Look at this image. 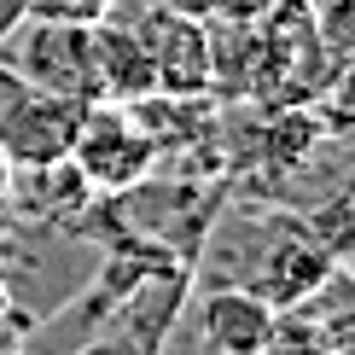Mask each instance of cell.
Returning <instances> with one entry per match:
<instances>
[{
  "label": "cell",
  "mask_w": 355,
  "mask_h": 355,
  "mask_svg": "<svg viewBox=\"0 0 355 355\" xmlns=\"http://www.w3.org/2000/svg\"><path fill=\"white\" fill-rule=\"evenodd\" d=\"M0 70H6L12 82H24V87L94 105L99 99L94 24H64V18H35V12H24L18 29L0 35Z\"/></svg>",
  "instance_id": "cell-1"
},
{
  "label": "cell",
  "mask_w": 355,
  "mask_h": 355,
  "mask_svg": "<svg viewBox=\"0 0 355 355\" xmlns=\"http://www.w3.org/2000/svg\"><path fill=\"white\" fill-rule=\"evenodd\" d=\"M70 164L94 192H135L152 181L157 169V140L140 128V116L116 99H94L82 105L76 140H70Z\"/></svg>",
  "instance_id": "cell-2"
},
{
  "label": "cell",
  "mask_w": 355,
  "mask_h": 355,
  "mask_svg": "<svg viewBox=\"0 0 355 355\" xmlns=\"http://www.w3.org/2000/svg\"><path fill=\"white\" fill-rule=\"evenodd\" d=\"M6 82H12V76H6ZM76 123H82V105H76V99L12 82L6 105H0V152H6L12 169L58 164V157H70Z\"/></svg>",
  "instance_id": "cell-3"
},
{
  "label": "cell",
  "mask_w": 355,
  "mask_h": 355,
  "mask_svg": "<svg viewBox=\"0 0 355 355\" xmlns=\"http://www.w3.org/2000/svg\"><path fill=\"white\" fill-rule=\"evenodd\" d=\"M146 53H152V76H157V94H175V99H198L210 94V24L175 12L169 0L157 12L135 18Z\"/></svg>",
  "instance_id": "cell-4"
},
{
  "label": "cell",
  "mask_w": 355,
  "mask_h": 355,
  "mask_svg": "<svg viewBox=\"0 0 355 355\" xmlns=\"http://www.w3.org/2000/svg\"><path fill=\"white\" fill-rule=\"evenodd\" d=\"M274 303H262L250 286H221L198 303V332L216 355H262L274 332Z\"/></svg>",
  "instance_id": "cell-5"
},
{
  "label": "cell",
  "mask_w": 355,
  "mask_h": 355,
  "mask_svg": "<svg viewBox=\"0 0 355 355\" xmlns=\"http://www.w3.org/2000/svg\"><path fill=\"white\" fill-rule=\"evenodd\" d=\"M327 274H332V250L315 245L309 233H286V239L268 250V262H262V274H257L250 291H257L262 303H274V309H303L320 286H327Z\"/></svg>",
  "instance_id": "cell-6"
},
{
  "label": "cell",
  "mask_w": 355,
  "mask_h": 355,
  "mask_svg": "<svg viewBox=\"0 0 355 355\" xmlns=\"http://www.w3.org/2000/svg\"><path fill=\"white\" fill-rule=\"evenodd\" d=\"M94 58H99V99L135 105V99L157 94L152 53H146L140 29L128 24V18H99L94 24Z\"/></svg>",
  "instance_id": "cell-7"
},
{
  "label": "cell",
  "mask_w": 355,
  "mask_h": 355,
  "mask_svg": "<svg viewBox=\"0 0 355 355\" xmlns=\"http://www.w3.org/2000/svg\"><path fill=\"white\" fill-rule=\"evenodd\" d=\"M169 6L198 24H262L274 12V0H169Z\"/></svg>",
  "instance_id": "cell-8"
},
{
  "label": "cell",
  "mask_w": 355,
  "mask_h": 355,
  "mask_svg": "<svg viewBox=\"0 0 355 355\" xmlns=\"http://www.w3.org/2000/svg\"><path fill=\"white\" fill-rule=\"evenodd\" d=\"M262 355H327V349H320V332L291 309V320L274 315V332H268V344H262Z\"/></svg>",
  "instance_id": "cell-9"
},
{
  "label": "cell",
  "mask_w": 355,
  "mask_h": 355,
  "mask_svg": "<svg viewBox=\"0 0 355 355\" xmlns=\"http://www.w3.org/2000/svg\"><path fill=\"white\" fill-rule=\"evenodd\" d=\"M24 12L35 18H64V24H99L116 12V0H24Z\"/></svg>",
  "instance_id": "cell-10"
},
{
  "label": "cell",
  "mask_w": 355,
  "mask_h": 355,
  "mask_svg": "<svg viewBox=\"0 0 355 355\" xmlns=\"http://www.w3.org/2000/svg\"><path fill=\"white\" fill-rule=\"evenodd\" d=\"M327 41H355V0H309Z\"/></svg>",
  "instance_id": "cell-11"
},
{
  "label": "cell",
  "mask_w": 355,
  "mask_h": 355,
  "mask_svg": "<svg viewBox=\"0 0 355 355\" xmlns=\"http://www.w3.org/2000/svg\"><path fill=\"white\" fill-rule=\"evenodd\" d=\"M76 355H140V349H128V344H87V349H76Z\"/></svg>",
  "instance_id": "cell-12"
},
{
  "label": "cell",
  "mask_w": 355,
  "mask_h": 355,
  "mask_svg": "<svg viewBox=\"0 0 355 355\" xmlns=\"http://www.w3.org/2000/svg\"><path fill=\"white\" fill-rule=\"evenodd\" d=\"M6 192H12V164H6V152H0V210H6Z\"/></svg>",
  "instance_id": "cell-13"
},
{
  "label": "cell",
  "mask_w": 355,
  "mask_h": 355,
  "mask_svg": "<svg viewBox=\"0 0 355 355\" xmlns=\"http://www.w3.org/2000/svg\"><path fill=\"white\" fill-rule=\"evenodd\" d=\"M0 355H18V344H12V338H0Z\"/></svg>",
  "instance_id": "cell-14"
}]
</instances>
